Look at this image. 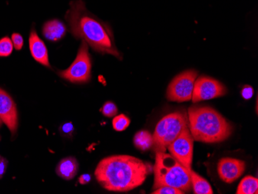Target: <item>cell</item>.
I'll list each match as a JSON object with an SVG mask.
<instances>
[{"label":"cell","mask_w":258,"mask_h":194,"mask_svg":"<svg viewBox=\"0 0 258 194\" xmlns=\"http://www.w3.org/2000/svg\"><path fill=\"white\" fill-rule=\"evenodd\" d=\"M91 176H90L89 174H88V173H85V174L81 175V176H80L79 179H78V181H79L81 184L85 185L88 183V182L91 181Z\"/></svg>","instance_id":"obj_26"},{"label":"cell","mask_w":258,"mask_h":194,"mask_svg":"<svg viewBox=\"0 0 258 194\" xmlns=\"http://www.w3.org/2000/svg\"><path fill=\"white\" fill-rule=\"evenodd\" d=\"M198 77L196 70H187L172 79L166 91V98L174 102H185L192 100L194 84Z\"/></svg>","instance_id":"obj_7"},{"label":"cell","mask_w":258,"mask_h":194,"mask_svg":"<svg viewBox=\"0 0 258 194\" xmlns=\"http://www.w3.org/2000/svg\"><path fill=\"white\" fill-rule=\"evenodd\" d=\"M112 124L115 131L122 132L129 126L130 119L126 115L121 114L113 118Z\"/></svg>","instance_id":"obj_18"},{"label":"cell","mask_w":258,"mask_h":194,"mask_svg":"<svg viewBox=\"0 0 258 194\" xmlns=\"http://www.w3.org/2000/svg\"><path fill=\"white\" fill-rule=\"evenodd\" d=\"M246 163L234 158H222L217 164V173L220 179L226 183H232L244 173Z\"/></svg>","instance_id":"obj_10"},{"label":"cell","mask_w":258,"mask_h":194,"mask_svg":"<svg viewBox=\"0 0 258 194\" xmlns=\"http://www.w3.org/2000/svg\"><path fill=\"white\" fill-rule=\"evenodd\" d=\"M0 118L7 124L14 136L18 128V112L17 105L7 91L0 88Z\"/></svg>","instance_id":"obj_11"},{"label":"cell","mask_w":258,"mask_h":194,"mask_svg":"<svg viewBox=\"0 0 258 194\" xmlns=\"http://www.w3.org/2000/svg\"><path fill=\"white\" fill-rule=\"evenodd\" d=\"M7 167H8V160L2 156H0V179H2L3 176L5 174Z\"/></svg>","instance_id":"obj_25"},{"label":"cell","mask_w":258,"mask_h":194,"mask_svg":"<svg viewBox=\"0 0 258 194\" xmlns=\"http://www.w3.org/2000/svg\"><path fill=\"white\" fill-rule=\"evenodd\" d=\"M118 108L116 106L115 104L113 103L111 101H107L106 103H104L101 108V112L104 116L108 118L115 116L118 114Z\"/></svg>","instance_id":"obj_20"},{"label":"cell","mask_w":258,"mask_h":194,"mask_svg":"<svg viewBox=\"0 0 258 194\" xmlns=\"http://www.w3.org/2000/svg\"><path fill=\"white\" fill-rule=\"evenodd\" d=\"M189 171V177H190L191 185H192V190L195 194H213L212 186L209 183L207 179H204L203 176L192 169H188Z\"/></svg>","instance_id":"obj_15"},{"label":"cell","mask_w":258,"mask_h":194,"mask_svg":"<svg viewBox=\"0 0 258 194\" xmlns=\"http://www.w3.org/2000/svg\"><path fill=\"white\" fill-rule=\"evenodd\" d=\"M187 116L188 127L194 141L210 144L221 143L233 133V125L211 107H190Z\"/></svg>","instance_id":"obj_3"},{"label":"cell","mask_w":258,"mask_h":194,"mask_svg":"<svg viewBox=\"0 0 258 194\" xmlns=\"http://www.w3.org/2000/svg\"><path fill=\"white\" fill-rule=\"evenodd\" d=\"M3 121H2V119H1V118H0V128H1V127H2V124H3Z\"/></svg>","instance_id":"obj_27"},{"label":"cell","mask_w":258,"mask_h":194,"mask_svg":"<svg viewBox=\"0 0 258 194\" xmlns=\"http://www.w3.org/2000/svg\"><path fill=\"white\" fill-rule=\"evenodd\" d=\"M67 30L68 29L63 22L54 19L45 23L43 27V34L50 41H58L64 37Z\"/></svg>","instance_id":"obj_13"},{"label":"cell","mask_w":258,"mask_h":194,"mask_svg":"<svg viewBox=\"0 0 258 194\" xmlns=\"http://www.w3.org/2000/svg\"><path fill=\"white\" fill-rule=\"evenodd\" d=\"M156 152V160L153 166V189L170 186L181 189L185 193L191 192L192 185L188 169L184 167L170 153Z\"/></svg>","instance_id":"obj_4"},{"label":"cell","mask_w":258,"mask_h":194,"mask_svg":"<svg viewBox=\"0 0 258 194\" xmlns=\"http://www.w3.org/2000/svg\"><path fill=\"white\" fill-rule=\"evenodd\" d=\"M194 140L186 127L168 146L169 153L186 169H192Z\"/></svg>","instance_id":"obj_9"},{"label":"cell","mask_w":258,"mask_h":194,"mask_svg":"<svg viewBox=\"0 0 258 194\" xmlns=\"http://www.w3.org/2000/svg\"><path fill=\"white\" fill-rule=\"evenodd\" d=\"M14 44L8 37H4L0 40V56L6 57L9 56L14 50Z\"/></svg>","instance_id":"obj_19"},{"label":"cell","mask_w":258,"mask_h":194,"mask_svg":"<svg viewBox=\"0 0 258 194\" xmlns=\"http://www.w3.org/2000/svg\"><path fill=\"white\" fill-rule=\"evenodd\" d=\"M91 68L92 63L88 44L81 40L76 59L66 70L57 72V75L71 83L86 84L91 81Z\"/></svg>","instance_id":"obj_6"},{"label":"cell","mask_w":258,"mask_h":194,"mask_svg":"<svg viewBox=\"0 0 258 194\" xmlns=\"http://www.w3.org/2000/svg\"><path fill=\"white\" fill-rule=\"evenodd\" d=\"M188 127V116L184 111L170 113L156 124L153 138L156 151L166 152L169 145Z\"/></svg>","instance_id":"obj_5"},{"label":"cell","mask_w":258,"mask_h":194,"mask_svg":"<svg viewBox=\"0 0 258 194\" xmlns=\"http://www.w3.org/2000/svg\"><path fill=\"white\" fill-rule=\"evenodd\" d=\"M65 20L75 38L86 42L93 50L101 54L112 55L118 60H122V55L116 47L114 33L109 24L89 12L82 0H75L70 4Z\"/></svg>","instance_id":"obj_2"},{"label":"cell","mask_w":258,"mask_h":194,"mask_svg":"<svg viewBox=\"0 0 258 194\" xmlns=\"http://www.w3.org/2000/svg\"><path fill=\"white\" fill-rule=\"evenodd\" d=\"M134 144L141 151H146L153 146V138L152 134L146 130H142L136 133L134 137Z\"/></svg>","instance_id":"obj_17"},{"label":"cell","mask_w":258,"mask_h":194,"mask_svg":"<svg viewBox=\"0 0 258 194\" xmlns=\"http://www.w3.org/2000/svg\"><path fill=\"white\" fill-rule=\"evenodd\" d=\"M227 93L225 85L217 80L208 76L197 77L194 84L192 101L194 103H197L200 101L224 96Z\"/></svg>","instance_id":"obj_8"},{"label":"cell","mask_w":258,"mask_h":194,"mask_svg":"<svg viewBox=\"0 0 258 194\" xmlns=\"http://www.w3.org/2000/svg\"><path fill=\"white\" fill-rule=\"evenodd\" d=\"M254 90L250 85H245L241 90V95L245 100H249L253 96Z\"/></svg>","instance_id":"obj_24"},{"label":"cell","mask_w":258,"mask_h":194,"mask_svg":"<svg viewBox=\"0 0 258 194\" xmlns=\"http://www.w3.org/2000/svg\"><path fill=\"white\" fill-rule=\"evenodd\" d=\"M74 130H75V127H74L73 124L72 122H68L62 124L60 128V133L62 136H65V137H70L73 134Z\"/></svg>","instance_id":"obj_22"},{"label":"cell","mask_w":258,"mask_h":194,"mask_svg":"<svg viewBox=\"0 0 258 194\" xmlns=\"http://www.w3.org/2000/svg\"><path fill=\"white\" fill-rule=\"evenodd\" d=\"M12 42L14 44V48L17 50H20L23 47V38L20 33H13L11 37Z\"/></svg>","instance_id":"obj_23"},{"label":"cell","mask_w":258,"mask_h":194,"mask_svg":"<svg viewBox=\"0 0 258 194\" xmlns=\"http://www.w3.org/2000/svg\"><path fill=\"white\" fill-rule=\"evenodd\" d=\"M237 194H257L258 179L252 176H245L237 187Z\"/></svg>","instance_id":"obj_16"},{"label":"cell","mask_w":258,"mask_h":194,"mask_svg":"<svg viewBox=\"0 0 258 194\" xmlns=\"http://www.w3.org/2000/svg\"><path fill=\"white\" fill-rule=\"evenodd\" d=\"M152 194H184L185 192L178 188L170 186H162L158 189H154Z\"/></svg>","instance_id":"obj_21"},{"label":"cell","mask_w":258,"mask_h":194,"mask_svg":"<svg viewBox=\"0 0 258 194\" xmlns=\"http://www.w3.org/2000/svg\"><path fill=\"white\" fill-rule=\"evenodd\" d=\"M29 46L30 53L36 61L40 64L50 68V60H49L48 50L46 48L44 42L37 35V32L32 30L29 37Z\"/></svg>","instance_id":"obj_12"},{"label":"cell","mask_w":258,"mask_h":194,"mask_svg":"<svg viewBox=\"0 0 258 194\" xmlns=\"http://www.w3.org/2000/svg\"><path fill=\"white\" fill-rule=\"evenodd\" d=\"M152 172L153 166L149 162L128 155H115L99 162L95 176L104 189L121 192L142 186Z\"/></svg>","instance_id":"obj_1"},{"label":"cell","mask_w":258,"mask_h":194,"mask_svg":"<svg viewBox=\"0 0 258 194\" xmlns=\"http://www.w3.org/2000/svg\"><path fill=\"white\" fill-rule=\"evenodd\" d=\"M78 163L74 157L64 158L60 160L56 167V173L58 176L65 180H71L78 173Z\"/></svg>","instance_id":"obj_14"}]
</instances>
